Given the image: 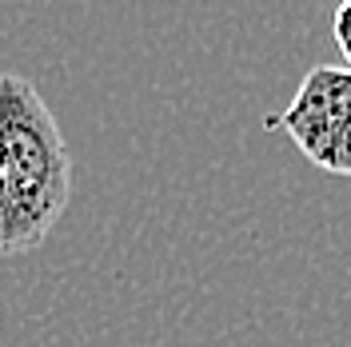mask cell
Instances as JSON below:
<instances>
[{
  "label": "cell",
  "mask_w": 351,
  "mask_h": 347,
  "mask_svg": "<svg viewBox=\"0 0 351 347\" xmlns=\"http://www.w3.org/2000/svg\"><path fill=\"white\" fill-rule=\"evenodd\" d=\"M331 32H335V44H339V52L351 68V0H339V8L331 16Z\"/></svg>",
  "instance_id": "cell-3"
},
{
  "label": "cell",
  "mask_w": 351,
  "mask_h": 347,
  "mask_svg": "<svg viewBox=\"0 0 351 347\" xmlns=\"http://www.w3.org/2000/svg\"><path fill=\"white\" fill-rule=\"evenodd\" d=\"M287 132L300 152L331 176H351V68L315 64L295 88L291 104L267 120Z\"/></svg>",
  "instance_id": "cell-2"
},
{
  "label": "cell",
  "mask_w": 351,
  "mask_h": 347,
  "mask_svg": "<svg viewBox=\"0 0 351 347\" xmlns=\"http://www.w3.org/2000/svg\"><path fill=\"white\" fill-rule=\"evenodd\" d=\"M72 204V152L44 96L24 76H0V256H24L52 236Z\"/></svg>",
  "instance_id": "cell-1"
}]
</instances>
